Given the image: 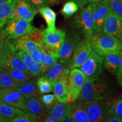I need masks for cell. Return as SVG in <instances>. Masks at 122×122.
I'll return each mask as SVG.
<instances>
[{
  "mask_svg": "<svg viewBox=\"0 0 122 122\" xmlns=\"http://www.w3.org/2000/svg\"><path fill=\"white\" fill-rule=\"evenodd\" d=\"M105 122H122V120L117 116L114 115H110L107 116L105 119Z\"/></svg>",
  "mask_w": 122,
  "mask_h": 122,
  "instance_id": "60d3db41",
  "label": "cell"
},
{
  "mask_svg": "<svg viewBox=\"0 0 122 122\" xmlns=\"http://www.w3.org/2000/svg\"><path fill=\"white\" fill-rule=\"evenodd\" d=\"M102 0H88V4L89 5L97 4L100 2H101Z\"/></svg>",
  "mask_w": 122,
  "mask_h": 122,
  "instance_id": "bcb514c9",
  "label": "cell"
},
{
  "mask_svg": "<svg viewBox=\"0 0 122 122\" xmlns=\"http://www.w3.org/2000/svg\"><path fill=\"white\" fill-rule=\"evenodd\" d=\"M92 50L99 56L119 54L122 49V41L102 32L93 35L89 39Z\"/></svg>",
  "mask_w": 122,
  "mask_h": 122,
  "instance_id": "3957f363",
  "label": "cell"
},
{
  "mask_svg": "<svg viewBox=\"0 0 122 122\" xmlns=\"http://www.w3.org/2000/svg\"><path fill=\"white\" fill-rule=\"evenodd\" d=\"M92 10L93 21V34L103 32L105 22L110 12L108 2H100L97 4L89 5Z\"/></svg>",
  "mask_w": 122,
  "mask_h": 122,
  "instance_id": "8fae6325",
  "label": "cell"
},
{
  "mask_svg": "<svg viewBox=\"0 0 122 122\" xmlns=\"http://www.w3.org/2000/svg\"><path fill=\"white\" fill-rule=\"evenodd\" d=\"M4 68L9 72L14 80L18 83H22L30 80V75L27 72L11 67H5Z\"/></svg>",
  "mask_w": 122,
  "mask_h": 122,
  "instance_id": "4dcf8cb0",
  "label": "cell"
},
{
  "mask_svg": "<svg viewBox=\"0 0 122 122\" xmlns=\"http://www.w3.org/2000/svg\"><path fill=\"white\" fill-rule=\"evenodd\" d=\"M66 66L62 63H56L52 66L51 67L48 68L46 72H45V77L52 82L53 85H54L58 81L59 76L64 68Z\"/></svg>",
  "mask_w": 122,
  "mask_h": 122,
  "instance_id": "83f0119b",
  "label": "cell"
},
{
  "mask_svg": "<svg viewBox=\"0 0 122 122\" xmlns=\"http://www.w3.org/2000/svg\"><path fill=\"white\" fill-rule=\"evenodd\" d=\"M72 119L74 122H89L87 114L82 103H69L66 115Z\"/></svg>",
  "mask_w": 122,
  "mask_h": 122,
  "instance_id": "e0dca14e",
  "label": "cell"
},
{
  "mask_svg": "<svg viewBox=\"0 0 122 122\" xmlns=\"http://www.w3.org/2000/svg\"><path fill=\"white\" fill-rule=\"evenodd\" d=\"M25 100L27 112L34 114L37 117L38 121H40L46 113L45 105L37 97H25Z\"/></svg>",
  "mask_w": 122,
  "mask_h": 122,
  "instance_id": "d6986e66",
  "label": "cell"
},
{
  "mask_svg": "<svg viewBox=\"0 0 122 122\" xmlns=\"http://www.w3.org/2000/svg\"><path fill=\"white\" fill-rule=\"evenodd\" d=\"M105 103L106 107L107 117L114 115L122 120V97L111 99Z\"/></svg>",
  "mask_w": 122,
  "mask_h": 122,
  "instance_id": "d4e9b609",
  "label": "cell"
},
{
  "mask_svg": "<svg viewBox=\"0 0 122 122\" xmlns=\"http://www.w3.org/2000/svg\"><path fill=\"white\" fill-rule=\"evenodd\" d=\"M7 0H0V4H2V3L6 2Z\"/></svg>",
  "mask_w": 122,
  "mask_h": 122,
  "instance_id": "c3c4849f",
  "label": "cell"
},
{
  "mask_svg": "<svg viewBox=\"0 0 122 122\" xmlns=\"http://www.w3.org/2000/svg\"><path fill=\"white\" fill-rule=\"evenodd\" d=\"M70 72V68L68 67H66L64 68L62 73H61L58 81L61 83L64 84L67 87V84L68 80V76Z\"/></svg>",
  "mask_w": 122,
  "mask_h": 122,
  "instance_id": "8d00e7d4",
  "label": "cell"
},
{
  "mask_svg": "<svg viewBox=\"0 0 122 122\" xmlns=\"http://www.w3.org/2000/svg\"><path fill=\"white\" fill-rule=\"evenodd\" d=\"M40 63L45 65L48 68L57 63L58 58L49 53H46L43 49L40 50Z\"/></svg>",
  "mask_w": 122,
  "mask_h": 122,
  "instance_id": "d6a6232c",
  "label": "cell"
},
{
  "mask_svg": "<svg viewBox=\"0 0 122 122\" xmlns=\"http://www.w3.org/2000/svg\"><path fill=\"white\" fill-rule=\"evenodd\" d=\"M5 40V38L4 35H3L2 30H0V66H1V58H2L3 48H4Z\"/></svg>",
  "mask_w": 122,
  "mask_h": 122,
  "instance_id": "ab89813d",
  "label": "cell"
},
{
  "mask_svg": "<svg viewBox=\"0 0 122 122\" xmlns=\"http://www.w3.org/2000/svg\"><path fill=\"white\" fill-rule=\"evenodd\" d=\"M111 92L107 84L100 76L91 79H86L79 98L81 101H102Z\"/></svg>",
  "mask_w": 122,
  "mask_h": 122,
  "instance_id": "7a4b0ae2",
  "label": "cell"
},
{
  "mask_svg": "<svg viewBox=\"0 0 122 122\" xmlns=\"http://www.w3.org/2000/svg\"><path fill=\"white\" fill-rule=\"evenodd\" d=\"M25 112L22 110L14 107L0 101V117L5 122H11L14 119Z\"/></svg>",
  "mask_w": 122,
  "mask_h": 122,
  "instance_id": "7402d4cb",
  "label": "cell"
},
{
  "mask_svg": "<svg viewBox=\"0 0 122 122\" xmlns=\"http://www.w3.org/2000/svg\"><path fill=\"white\" fill-rule=\"evenodd\" d=\"M89 122H105L107 117L106 107L101 101H85L82 102Z\"/></svg>",
  "mask_w": 122,
  "mask_h": 122,
  "instance_id": "4fadbf2b",
  "label": "cell"
},
{
  "mask_svg": "<svg viewBox=\"0 0 122 122\" xmlns=\"http://www.w3.org/2000/svg\"><path fill=\"white\" fill-rule=\"evenodd\" d=\"M56 1H57V0H50L49 2H50V3H53V2H56Z\"/></svg>",
  "mask_w": 122,
  "mask_h": 122,
  "instance_id": "f907efd6",
  "label": "cell"
},
{
  "mask_svg": "<svg viewBox=\"0 0 122 122\" xmlns=\"http://www.w3.org/2000/svg\"><path fill=\"white\" fill-rule=\"evenodd\" d=\"M60 122H74L72 119H71V118H70L69 117H68V116H66V115L64 116L63 118L61 119Z\"/></svg>",
  "mask_w": 122,
  "mask_h": 122,
  "instance_id": "f6af8a7d",
  "label": "cell"
},
{
  "mask_svg": "<svg viewBox=\"0 0 122 122\" xmlns=\"http://www.w3.org/2000/svg\"><path fill=\"white\" fill-rule=\"evenodd\" d=\"M103 67L111 74L115 75L122 68V59L119 54H110L104 58Z\"/></svg>",
  "mask_w": 122,
  "mask_h": 122,
  "instance_id": "ffe728a7",
  "label": "cell"
},
{
  "mask_svg": "<svg viewBox=\"0 0 122 122\" xmlns=\"http://www.w3.org/2000/svg\"><path fill=\"white\" fill-rule=\"evenodd\" d=\"M38 11L44 18L48 25L47 28L45 29L46 31L53 32L57 30L56 27L57 14L52 9L47 6H44L39 7Z\"/></svg>",
  "mask_w": 122,
  "mask_h": 122,
  "instance_id": "603a6c76",
  "label": "cell"
},
{
  "mask_svg": "<svg viewBox=\"0 0 122 122\" xmlns=\"http://www.w3.org/2000/svg\"><path fill=\"white\" fill-rule=\"evenodd\" d=\"M39 99L46 106H50L57 100L54 94L47 93L44 94V95H41L40 96Z\"/></svg>",
  "mask_w": 122,
  "mask_h": 122,
  "instance_id": "d590c367",
  "label": "cell"
},
{
  "mask_svg": "<svg viewBox=\"0 0 122 122\" xmlns=\"http://www.w3.org/2000/svg\"><path fill=\"white\" fill-rule=\"evenodd\" d=\"M15 49H21L29 53L35 62L40 63V50L42 49L41 30H37L19 39L9 40Z\"/></svg>",
  "mask_w": 122,
  "mask_h": 122,
  "instance_id": "6da1fadb",
  "label": "cell"
},
{
  "mask_svg": "<svg viewBox=\"0 0 122 122\" xmlns=\"http://www.w3.org/2000/svg\"><path fill=\"white\" fill-rule=\"evenodd\" d=\"M119 56H120V57L122 58V49L121 50H120V51L119 53ZM120 71H122V68H121V69H120V70L119 71V72H120Z\"/></svg>",
  "mask_w": 122,
  "mask_h": 122,
  "instance_id": "7dc6e473",
  "label": "cell"
},
{
  "mask_svg": "<svg viewBox=\"0 0 122 122\" xmlns=\"http://www.w3.org/2000/svg\"><path fill=\"white\" fill-rule=\"evenodd\" d=\"M28 4L33 7H41L45 6L50 2V0H25Z\"/></svg>",
  "mask_w": 122,
  "mask_h": 122,
  "instance_id": "74e56055",
  "label": "cell"
},
{
  "mask_svg": "<svg viewBox=\"0 0 122 122\" xmlns=\"http://www.w3.org/2000/svg\"><path fill=\"white\" fill-rule=\"evenodd\" d=\"M103 32L122 41V17L110 10L103 25Z\"/></svg>",
  "mask_w": 122,
  "mask_h": 122,
  "instance_id": "9a60e30c",
  "label": "cell"
},
{
  "mask_svg": "<svg viewBox=\"0 0 122 122\" xmlns=\"http://www.w3.org/2000/svg\"><path fill=\"white\" fill-rule=\"evenodd\" d=\"M79 6L74 1H70L64 5L61 13L66 19L71 18L75 13L78 11Z\"/></svg>",
  "mask_w": 122,
  "mask_h": 122,
  "instance_id": "1f68e13d",
  "label": "cell"
},
{
  "mask_svg": "<svg viewBox=\"0 0 122 122\" xmlns=\"http://www.w3.org/2000/svg\"><path fill=\"white\" fill-rule=\"evenodd\" d=\"M115 76H117V78L118 79L119 84V85L122 87V71H120V72L117 73Z\"/></svg>",
  "mask_w": 122,
  "mask_h": 122,
  "instance_id": "ee69618b",
  "label": "cell"
},
{
  "mask_svg": "<svg viewBox=\"0 0 122 122\" xmlns=\"http://www.w3.org/2000/svg\"><path fill=\"white\" fill-rule=\"evenodd\" d=\"M108 2L110 10L122 17V0H110Z\"/></svg>",
  "mask_w": 122,
  "mask_h": 122,
  "instance_id": "836d02e7",
  "label": "cell"
},
{
  "mask_svg": "<svg viewBox=\"0 0 122 122\" xmlns=\"http://www.w3.org/2000/svg\"><path fill=\"white\" fill-rule=\"evenodd\" d=\"M0 122H5V120L0 117Z\"/></svg>",
  "mask_w": 122,
  "mask_h": 122,
  "instance_id": "681fc988",
  "label": "cell"
},
{
  "mask_svg": "<svg viewBox=\"0 0 122 122\" xmlns=\"http://www.w3.org/2000/svg\"><path fill=\"white\" fill-rule=\"evenodd\" d=\"M71 1L75 2L80 8H82L84 6L88 4V0H71Z\"/></svg>",
  "mask_w": 122,
  "mask_h": 122,
  "instance_id": "7bdbcfd3",
  "label": "cell"
},
{
  "mask_svg": "<svg viewBox=\"0 0 122 122\" xmlns=\"http://www.w3.org/2000/svg\"><path fill=\"white\" fill-rule=\"evenodd\" d=\"M92 51V45L89 40L86 39L80 41L75 49L71 58L70 68H80L81 65L89 56Z\"/></svg>",
  "mask_w": 122,
  "mask_h": 122,
  "instance_id": "5bb4252c",
  "label": "cell"
},
{
  "mask_svg": "<svg viewBox=\"0 0 122 122\" xmlns=\"http://www.w3.org/2000/svg\"><path fill=\"white\" fill-rule=\"evenodd\" d=\"M36 84L41 94L49 93L53 91L54 85L52 82L45 76L39 77L36 81Z\"/></svg>",
  "mask_w": 122,
  "mask_h": 122,
  "instance_id": "f546056e",
  "label": "cell"
},
{
  "mask_svg": "<svg viewBox=\"0 0 122 122\" xmlns=\"http://www.w3.org/2000/svg\"><path fill=\"white\" fill-rule=\"evenodd\" d=\"M0 67L15 68L27 72L30 75L23 60L15 54L11 43L7 39L5 40Z\"/></svg>",
  "mask_w": 122,
  "mask_h": 122,
  "instance_id": "8992f818",
  "label": "cell"
},
{
  "mask_svg": "<svg viewBox=\"0 0 122 122\" xmlns=\"http://www.w3.org/2000/svg\"><path fill=\"white\" fill-rule=\"evenodd\" d=\"M20 15L18 13L17 9H16V7L14 5L12 9V10L11 11V14H10V19H20Z\"/></svg>",
  "mask_w": 122,
  "mask_h": 122,
  "instance_id": "b9f144b4",
  "label": "cell"
},
{
  "mask_svg": "<svg viewBox=\"0 0 122 122\" xmlns=\"http://www.w3.org/2000/svg\"><path fill=\"white\" fill-rule=\"evenodd\" d=\"M19 84L14 80L6 70L0 67V88H12L15 89Z\"/></svg>",
  "mask_w": 122,
  "mask_h": 122,
  "instance_id": "f1b7e54d",
  "label": "cell"
},
{
  "mask_svg": "<svg viewBox=\"0 0 122 122\" xmlns=\"http://www.w3.org/2000/svg\"><path fill=\"white\" fill-rule=\"evenodd\" d=\"M13 49L15 54L23 60L28 70V72L31 76L35 77H38L45 74L47 70H48V68L42 63L35 62L31 56L26 51L21 49H15L13 48Z\"/></svg>",
  "mask_w": 122,
  "mask_h": 122,
  "instance_id": "2e32d148",
  "label": "cell"
},
{
  "mask_svg": "<svg viewBox=\"0 0 122 122\" xmlns=\"http://www.w3.org/2000/svg\"><path fill=\"white\" fill-rule=\"evenodd\" d=\"M15 0H7L0 4V30H2L5 24L10 19V14Z\"/></svg>",
  "mask_w": 122,
  "mask_h": 122,
  "instance_id": "484cf974",
  "label": "cell"
},
{
  "mask_svg": "<svg viewBox=\"0 0 122 122\" xmlns=\"http://www.w3.org/2000/svg\"><path fill=\"white\" fill-rule=\"evenodd\" d=\"M86 80L85 74L81 70L74 68L70 71L67 84L70 103L75 102L79 98L81 91Z\"/></svg>",
  "mask_w": 122,
  "mask_h": 122,
  "instance_id": "9c48e42d",
  "label": "cell"
},
{
  "mask_svg": "<svg viewBox=\"0 0 122 122\" xmlns=\"http://www.w3.org/2000/svg\"><path fill=\"white\" fill-rule=\"evenodd\" d=\"M104 58L99 56L93 50L91 51L89 56L80 67L85 74L86 79H91L100 76L103 72Z\"/></svg>",
  "mask_w": 122,
  "mask_h": 122,
  "instance_id": "ba28073f",
  "label": "cell"
},
{
  "mask_svg": "<svg viewBox=\"0 0 122 122\" xmlns=\"http://www.w3.org/2000/svg\"><path fill=\"white\" fill-rule=\"evenodd\" d=\"M110 0H102V2H109Z\"/></svg>",
  "mask_w": 122,
  "mask_h": 122,
  "instance_id": "816d5d0a",
  "label": "cell"
},
{
  "mask_svg": "<svg viewBox=\"0 0 122 122\" xmlns=\"http://www.w3.org/2000/svg\"><path fill=\"white\" fill-rule=\"evenodd\" d=\"M75 28L80 31L86 39H89L93 34V21L91 6L82 10L76 15L72 23Z\"/></svg>",
  "mask_w": 122,
  "mask_h": 122,
  "instance_id": "52a82bcc",
  "label": "cell"
},
{
  "mask_svg": "<svg viewBox=\"0 0 122 122\" xmlns=\"http://www.w3.org/2000/svg\"><path fill=\"white\" fill-rule=\"evenodd\" d=\"M53 92L56 99L62 103H70V99L67 87L64 84L58 81L53 86Z\"/></svg>",
  "mask_w": 122,
  "mask_h": 122,
  "instance_id": "4316f807",
  "label": "cell"
},
{
  "mask_svg": "<svg viewBox=\"0 0 122 122\" xmlns=\"http://www.w3.org/2000/svg\"><path fill=\"white\" fill-rule=\"evenodd\" d=\"M15 6L20 18L30 22L33 20L35 15L38 13L37 10L28 4L25 0H15Z\"/></svg>",
  "mask_w": 122,
  "mask_h": 122,
  "instance_id": "ac0fdd59",
  "label": "cell"
},
{
  "mask_svg": "<svg viewBox=\"0 0 122 122\" xmlns=\"http://www.w3.org/2000/svg\"><path fill=\"white\" fill-rule=\"evenodd\" d=\"M69 103H62L56 100L53 104L47 106L46 112L54 118L57 119L60 122L63 117L66 115Z\"/></svg>",
  "mask_w": 122,
  "mask_h": 122,
  "instance_id": "cb8c5ba5",
  "label": "cell"
},
{
  "mask_svg": "<svg viewBox=\"0 0 122 122\" xmlns=\"http://www.w3.org/2000/svg\"><path fill=\"white\" fill-rule=\"evenodd\" d=\"M37 30V29L33 27L30 22L20 18L9 20L3 28L2 32L5 39L15 40L30 34Z\"/></svg>",
  "mask_w": 122,
  "mask_h": 122,
  "instance_id": "277c9868",
  "label": "cell"
},
{
  "mask_svg": "<svg viewBox=\"0 0 122 122\" xmlns=\"http://www.w3.org/2000/svg\"><path fill=\"white\" fill-rule=\"evenodd\" d=\"M42 49L46 53L51 54L59 59L58 50L65 41L66 32L57 29L53 32L41 30Z\"/></svg>",
  "mask_w": 122,
  "mask_h": 122,
  "instance_id": "5b68a950",
  "label": "cell"
},
{
  "mask_svg": "<svg viewBox=\"0 0 122 122\" xmlns=\"http://www.w3.org/2000/svg\"><path fill=\"white\" fill-rule=\"evenodd\" d=\"M40 121L41 122H59L57 119L54 118V117L51 116L50 114H48L46 113L45 115H44L43 117L41 118V119L40 120Z\"/></svg>",
  "mask_w": 122,
  "mask_h": 122,
  "instance_id": "f35d334b",
  "label": "cell"
},
{
  "mask_svg": "<svg viewBox=\"0 0 122 122\" xmlns=\"http://www.w3.org/2000/svg\"><path fill=\"white\" fill-rule=\"evenodd\" d=\"M0 101L27 112L25 97L14 88H0Z\"/></svg>",
  "mask_w": 122,
  "mask_h": 122,
  "instance_id": "7c38bea8",
  "label": "cell"
},
{
  "mask_svg": "<svg viewBox=\"0 0 122 122\" xmlns=\"http://www.w3.org/2000/svg\"><path fill=\"white\" fill-rule=\"evenodd\" d=\"M37 121V117L34 114L30 112H25L14 119L11 122H35Z\"/></svg>",
  "mask_w": 122,
  "mask_h": 122,
  "instance_id": "e575fe53",
  "label": "cell"
},
{
  "mask_svg": "<svg viewBox=\"0 0 122 122\" xmlns=\"http://www.w3.org/2000/svg\"><path fill=\"white\" fill-rule=\"evenodd\" d=\"M15 89L19 92L24 97L39 98L41 96L37 88L36 81L34 80H30L24 83H20Z\"/></svg>",
  "mask_w": 122,
  "mask_h": 122,
  "instance_id": "44dd1931",
  "label": "cell"
},
{
  "mask_svg": "<svg viewBox=\"0 0 122 122\" xmlns=\"http://www.w3.org/2000/svg\"><path fill=\"white\" fill-rule=\"evenodd\" d=\"M80 41V37L78 35L69 33L66 35L65 41L59 49L58 55L59 62L64 64L66 67L70 68L73 53Z\"/></svg>",
  "mask_w": 122,
  "mask_h": 122,
  "instance_id": "30bf717a",
  "label": "cell"
}]
</instances>
